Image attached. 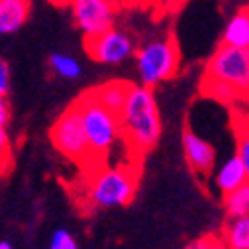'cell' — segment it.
I'll use <instances>...</instances> for the list:
<instances>
[{"mask_svg": "<svg viewBox=\"0 0 249 249\" xmlns=\"http://www.w3.org/2000/svg\"><path fill=\"white\" fill-rule=\"evenodd\" d=\"M178 67L180 51L172 39H154L136 51V71L140 85L150 89L172 79L178 73Z\"/></svg>", "mask_w": 249, "mask_h": 249, "instance_id": "obj_3", "label": "cell"}, {"mask_svg": "<svg viewBox=\"0 0 249 249\" xmlns=\"http://www.w3.org/2000/svg\"><path fill=\"white\" fill-rule=\"evenodd\" d=\"M51 2H55V4H67V0H51Z\"/></svg>", "mask_w": 249, "mask_h": 249, "instance_id": "obj_27", "label": "cell"}, {"mask_svg": "<svg viewBox=\"0 0 249 249\" xmlns=\"http://www.w3.org/2000/svg\"><path fill=\"white\" fill-rule=\"evenodd\" d=\"M118 122L120 136L126 138L132 150L140 154L152 150L162 134L154 89L144 85H130L126 102L118 114Z\"/></svg>", "mask_w": 249, "mask_h": 249, "instance_id": "obj_1", "label": "cell"}, {"mask_svg": "<svg viewBox=\"0 0 249 249\" xmlns=\"http://www.w3.org/2000/svg\"><path fill=\"white\" fill-rule=\"evenodd\" d=\"M51 140L57 150L63 156H67L69 160H75L79 164L91 160L89 146H87L83 124H81V116H79V109L75 104L67 107L63 114L59 116V120L53 124Z\"/></svg>", "mask_w": 249, "mask_h": 249, "instance_id": "obj_5", "label": "cell"}, {"mask_svg": "<svg viewBox=\"0 0 249 249\" xmlns=\"http://www.w3.org/2000/svg\"><path fill=\"white\" fill-rule=\"evenodd\" d=\"M182 150H184V158L189 166L196 172V174H209L215 166V148L213 144H209L207 140H203L201 136H196L195 132L186 130L182 134Z\"/></svg>", "mask_w": 249, "mask_h": 249, "instance_id": "obj_9", "label": "cell"}, {"mask_svg": "<svg viewBox=\"0 0 249 249\" xmlns=\"http://www.w3.org/2000/svg\"><path fill=\"white\" fill-rule=\"evenodd\" d=\"M10 138L6 134V128H0V177L8 170L10 166Z\"/></svg>", "mask_w": 249, "mask_h": 249, "instance_id": "obj_19", "label": "cell"}, {"mask_svg": "<svg viewBox=\"0 0 249 249\" xmlns=\"http://www.w3.org/2000/svg\"><path fill=\"white\" fill-rule=\"evenodd\" d=\"M223 45L237 47V49L249 47V15H247V10H239L237 15L231 17V20L225 27V33H223Z\"/></svg>", "mask_w": 249, "mask_h": 249, "instance_id": "obj_13", "label": "cell"}, {"mask_svg": "<svg viewBox=\"0 0 249 249\" xmlns=\"http://www.w3.org/2000/svg\"><path fill=\"white\" fill-rule=\"evenodd\" d=\"M223 205H225L227 217H245L249 213V184L225 193Z\"/></svg>", "mask_w": 249, "mask_h": 249, "instance_id": "obj_16", "label": "cell"}, {"mask_svg": "<svg viewBox=\"0 0 249 249\" xmlns=\"http://www.w3.org/2000/svg\"><path fill=\"white\" fill-rule=\"evenodd\" d=\"M221 241L229 249H249V217H229Z\"/></svg>", "mask_w": 249, "mask_h": 249, "instance_id": "obj_14", "label": "cell"}, {"mask_svg": "<svg viewBox=\"0 0 249 249\" xmlns=\"http://www.w3.org/2000/svg\"><path fill=\"white\" fill-rule=\"evenodd\" d=\"M156 2H164V0H156Z\"/></svg>", "mask_w": 249, "mask_h": 249, "instance_id": "obj_28", "label": "cell"}, {"mask_svg": "<svg viewBox=\"0 0 249 249\" xmlns=\"http://www.w3.org/2000/svg\"><path fill=\"white\" fill-rule=\"evenodd\" d=\"M237 158L249 168V140H247V134L239 136V146H237Z\"/></svg>", "mask_w": 249, "mask_h": 249, "instance_id": "obj_21", "label": "cell"}, {"mask_svg": "<svg viewBox=\"0 0 249 249\" xmlns=\"http://www.w3.org/2000/svg\"><path fill=\"white\" fill-rule=\"evenodd\" d=\"M49 65L63 79H77L81 75V65L75 57H71L67 53H53L49 59Z\"/></svg>", "mask_w": 249, "mask_h": 249, "instance_id": "obj_17", "label": "cell"}, {"mask_svg": "<svg viewBox=\"0 0 249 249\" xmlns=\"http://www.w3.org/2000/svg\"><path fill=\"white\" fill-rule=\"evenodd\" d=\"M31 17V0H0V35L17 33Z\"/></svg>", "mask_w": 249, "mask_h": 249, "instance_id": "obj_10", "label": "cell"}, {"mask_svg": "<svg viewBox=\"0 0 249 249\" xmlns=\"http://www.w3.org/2000/svg\"><path fill=\"white\" fill-rule=\"evenodd\" d=\"M209 239H211V235H207V237H201V239H195V241H191L189 245H186L184 249H205L207 243H209Z\"/></svg>", "mask_w": 249, "mask_h": 249, "instance_id": "obj_23", "label": "cell"}, {"mask_svg": "<svg viewBox=\"0 0 249 249\" xmlns=\"http://www.w3.org/2000/svg\"><path fill=\"white\" fill-rule=\"evenodd\" d=\"M85 51L95 63L118 65L124 63L134 53V43L130 36L120 29H107L102 35L85 39Z\"/></svg>", "mask_w": 249, "mask_h": 249, "instance_id": "obj_7", "label": "cell"}, {"mask_svg": "<svg viewBox=\"0 0 249 249\" xmlns=\"http://www.w3.org/2000/svg\"><path fill=\"white\" fill-rule=\"evenodd\" d=\"M205 249H229V247H227L225 243H223L221 239H217V237H211Z\"/></svg>", "mask_w": 249, "mask_h": 249, "instance_id": "obj_24", "label": "cell"}, {"mask_svg": "<svg viewBox=\"0 0 249 249\" xmlns=\"http://www.w3.org/2000/svg\"><path fill=\"white\" fill-rule=\"evenodd\" d=\"M10 91V69L8 63L0 57V95H6Z\"/></svg>", "mask_w": 249, "mask_h": 249, "instance_id": "obj_20", "label": "cell"}, {"mask_svg": "<svg viewBox=\"0 0 249 249\" xmlns=\"http://www.w3.org/2000/svg\"><path fill=\"white\" fill-rule=\"evenodd\" d=\"M71 6L73 20L85 39L102 35L114 27L116 8L106 0H67Z\"/></svg>", "mask_w": 249, "mask_h": 249, "instance_id": "obj_8", "label": "cell"}, {"mask_svg": "<svg viewBox=\"0 0 249 249\" xmlns=\"http://www.w3.org/2000/svg\"><path fill=\"white\" fill-rule=\"evenodd\" d=\"M0 249H15L10 241H0Z\"/></svg>", "mask_w": 249, "mask_h": 249, "instance_id": "obj_25", "label": "cell"}, {"mask_svg": "<svg viewBox=\"0 0 249 249\" xmlns=\"http://www.w3.org/2000/svg\"><path fill=\"white\" fill-rule=\"evenodd\" d=\"M106 2H109L111 6H116V4H120V2H124V0H106Z\"/></svg>", "mask_w": 249, "mask_h": 249, "instance_id": "obj_26", "label": "cell"}, {"mask_svg": "<svg viewBox=\"0 0 249 249\" xmlns=\"http://www.w3.org/2000/svg\"><path fill=\"white\" fill-rule=\"evenodd\" d=\"M136 174L126 166L97 170L87 184V198L97 209L128 205L136 195Z\"/></svg>", "mask_w": 249, "mask_h": 249, "instance_id": "obj_4", "label": "cell"}, {"mask_svg": "<svg viewBox=\"0 0 249 249\" xmlns=\"http://www.w3.org/2000/svg\"><path fill=\"white\" fill-rule=\"evenodd\" d=\"M247 178H249V168L241 162L237 156H233L219 168L217 177H215V182L219 186V191L225 195L229 191H235V189H239V186L247 184Z\"/></svg>", "mask_w": 249, "mask_h": 249, "instance_id": "obj_11", "label": "cell"}, {"mask_svg": "<svg viewBox=\"0 0 249 249\" xmlns=\"http://www.w3.org/2000/svg\"><path fill=\"white\" fill-rule=\"evenodd\" d=\"M201 89L211 99L221 102V104H227V106L229 104H235V102H241V99H245V95H247V93L239 91L237 87H233L231 83H225V81L215 79V77H209V75H205Z\"/></svg>", "mask_w": 249, "mask_h": 249, "instance_id": "obj_15", "label": "cell"}, {"mask_svg": "<svg viewBox=\"0 0 249 249\" xmlns=\"http://www.w3.org/2000/svg\"><path fill=\"white\" fill-rule=\"evenodd\" d=\"M75 106L81 116V124H83L87 146H89L91 160H99L114 148V144L120 138L118 116L97 102L93 89L83 93L75 102Z\"/></svg>", "mask_w": 249, "mask_h": 249, "instance_id": "obj_2", "label": "cell"}, {"mask_svg": "<svg viewBox=\"0 0 249 249\" xmlns=\"http://www.w3.org/2000/svg\"><path fill=\"white\" fill-rule=\"evenodd\" d=\"M205 75L231 83L239 91L247 93L249 87V51L229 45H221L207 61Z\"/></svg>", "mask_w": 249, "mask_h": 249, "instance_id": "obj_6", "label": "cell"}, {"mask_svg": "<svg viewBox=\"0 0 249 249\" xmlns=\"http://www.w3.org/2000/svg\"><path fill=\"white\" fill-rule=\"evenodd\" d=\"M49 249H79V245L67 229H57L49 243Z\"/></svg>", "mask_w": 249, "mask_h": 249, "instance_id": "obj_18", "label": "cell"}, {"mask_svg": "<svg viewBox=\"0 0 249 249\" xmlns=\"http://www.w3.org/2000/svg\"><path fill=\"white\" fill-rule=\"evenodd\" d=\"M130 85L132 83H128V81H107L102 87H95L93 93H95L99 104H102L104 107H107L109 111H114V114L118 116L122 106H124V102H126Z\"/></svg>", "mask_w": 249, "mask_h": 249, "instance_id": "obj_12", "label": "cell"}, {"mask_svg": "<svg viewBox=\"0 0 249 249\" xmlns=\"http://www.w3.org/2000/svg\"><path fill=\"white\" fill-rule=\"evenodd\" d=\"M10 122V106L6 102V95H0V128H6Z\"/></svg>", "mask_w": 249, "mask_h": 249, "instance_id": "obj_22", "label": "cell"}]
</instances>
